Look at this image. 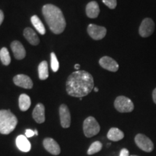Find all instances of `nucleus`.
<instances>
[{
  "label": "nucleus",
  "instance_id": "nucleus-1",
  "mask_svg": "<svg viewBox=\"0 0 156 156\" xmlns=\"http://www.w3.org/2000/svg\"><path fill=\"white\" fill-rule=\"evenodd\" d=\"M94 80L93 76L84 70H78L72 73L66 83L67 92L70 96L83 98L93 90Z\"/></svg>",
  "mask_w": 156,
  "mask_h": 156
},
{
  "label": "nucleus",
  "instance_id": "nucleus-2",
  "mask_svg": "<svg viewBox=\"0 0 156 156\" xmlns=\"http://www.w3.org/2000/svg\"><path fill=\"white\" fill-rule=\"evenodd\" d=\"M42 12L50 30L55 34H60L64 30L66 20L61 9L54 5H44Z\"/></svg>",
  "mask_w": 156,
  "mask_h": 156
},
{
  "label": "nucleus",
  "instance_id": "nucleus-3",
  "mask_svg": "<svg viewBox=\"0 0 156 156\" xmlns=\"http://www.w3.org/2000/svg\"><path fill=\"white\" fill-rule=\"evenodd\" d=\"M17 124V117L10 110H0V133L9 134L15 129Z\"/></svg>",
  "mask_w": 156,
  "mask_h": 156
},
{
  "label": "nucleus",
  "instance_id": "nucleus-4",
  "mask_svg": "<svg viewBox=\"0 0 156 156\" xmlns=\"http://www.w3.org/2000/svg\"><path fill=\"white\" fill-rule=\"evenodd\" d=\"M101 127L96 119L93 116L85 119L83 122V132L87 137H92L100 132Z\"/></svg>",
  "mask_w": 156,
  "mask_h": 156
},
{
  "label": "nucleus",
  "instance_id": "nucleus-5",
  "mask_svg": "<svg viewBox=\"0 0 156 156\" xmlns=\"http://www.w3.org/2000/svg\"><path fill=\"white\" fill-rule=\"evenodd\" d=\"M114 107L120 113H130L134 108V103L131 99L124 95L116 98L114 101Z\"/></svg>",
  "mask_w": 156,
  "mask_h": 156
},
{
  "label": "nucleus",
  "instance_id": "nucleus-6",
  "mask_svg": "<svg viewBox=\"0 0 156 156\" xmlns=\"http://www.w3.org/2000/svg\"><path fill=\"white\" fill-rule=\"evenodd\" d=\"M155 25L153 20L151 17L143 19L139 27V34L142 38H148L153 35L155 31Z\"/></svg>",
  "mask_w": 156,
  "mask_h": 156
},
{
  "label": "nucleus",
  "instance_id": "nucleus-7",
  "mask_svg": "<svg viewBox=\"0 0 156 156\" xmlns=\"http://www.w3.org/2000/svg\"><path fill=\"white\" fill-rule=\"evenodd\" d=\"M134 142H135L136 146L141 149L142 151L151 153L153 151L154 145L152 140L147 137V136L143 134H137L134 137Z\"/></svg>",
  "mask_w": 156,
  "mask_h": 156
},
{
  "label": "nucleus",
  "instance_id": "nucleus-8",
  "mask_svg": "<svg viewBox=\"0 0 156 156\" xmlns=\"http://www.w3.org/2000/svg\"><path fill=\"white\" fill-rule=\"evenodd\" d=\"M87 33L93 39L99 41L106 36L107 30L103 26H99V25L95 24H90L87 27Z\"/></svg>",
  "mask_w": 156,
  "mask_h": 156
},
{
  "label": "nucleus",
  "instance_id": "nucleus-9",
  "mask_svg": "<svg viewBox=\"0 0 156 156\" xmlns=\"http://www.w3.org/2000/svg\"><path fill=\"white\" fill-rule=\"evenodd\" d=\"M99 64L103 69L108 70V71L115 73L118 71L119 66V64L115 61L114 58L110 57V56H103L99 60Z\"/></svg>",
  "mask_w": 156,
  "mask_h": 156
},
{
  "label": "nucleus",
  "instance_id": "nucleus-10",
  "mask_svg": "<svg viewBox=\"0 0 156 156\" xmlns=\"http://www.w3.org/2000/svg\"><path fill=\"white\" fill-rule=\"evenodd\" d=\"M59 117L62 127L69 128L71 124V115L69 108L65 104H62L59 107Z\"/></svg>",
  "mask_w": 156,
  "mask_h": 156
},
{
  "label": "nucleus",
  "instance_id": "nucleus-11",
  "mask_svg": "<svg viewBox=\"0 0 156 156\" xmlns=\"http://www.w3.org/2000/svg\"><path fill=\"white\" fill-rule=\"evenodd\" d=\"M13 82L17 86L25 89H31L34 86L33 81L31 80L30 77L23 74L15 76L13 78Z\"/></svg>",
  "mask_w": 156,
  "mask_h": 156
},
{
  "label": "nucleus",
  "instance_id": "nucleus-12",
  "mask_svg": "<svg viewBox=\"0 0 156 156\" xmlns=\"http://www.w3.org/2000/svg\"><path fill=\"white\" fill-rule=\"evenodd\" d=\"M43 145L45 149L47 151L48 153L54 155H58L61 152L59 145L55 140L52 138H46L43 142Z\"/></svg>",
  "mask_w": 156,
  "mask_h": 156
},
{
  "label": "nucleus",
  "instance_id": "nucleus-13",
  "mask_svg": "<svg viewBox=\"0 0 156 156\" xmlns=\"http://www.w3.org/2000/svg\"><path fill=\"white\" fill-rule=\"evenodd\" d=\"M11 48L15 58L20 60L25 58V55H26V51H25L23 44L18 41H15L12 42Z\"/></svg>",
  "mask_w": 156,
  "mask_h": 156
},
{
  "label": "nucleus",
  "instance_id": "nucleus-14",
  "mask_svg": "<svg viewBox=\"0 0 156 156\" xmlns=\"http://www.w3.org/2000/svg\"><path fill=\"white\" fill-rule=\"evenodd\" d=\"M33 117L38 124L45 122V107L42 103H38L33 112Z\"/></svg>",
  "mask_w": 156,
  "mask_h": 156
},
{
  "label": "nucleus",
  "instance_id": "nucleus-15",
  "mask_svg": "<svg viewBox=\"0 0 156 156\" xmlns=\"http://www.w3.org/2000/svg\"><path fill=\"white\" fill-rule=\"evenodd\" d=\"M16 145L20 151L22 152H29L30 151L31 145L28 138L24 135H19L16 138Z\"/></svg>",
  "mask_w": 156,
  "mask_h": 156
},
{
  "label": "nucleus",
  "instance_id": "nucleus-16",
  "mask_svg": "<svg viewBox=\"0 0 156 156\" xmlns=\"http://www.w3.org/2000/svg\"><path fill=\"white\" fill-rule=\"evenodd\" d=\"M86 15L90 18H96L100 13V8L98 4L95 1L90 2L86 6Z\"/></svg>",
  "mask_w": 156,
  "mask_h": 156
},
{
  "label": "nucleus",
  "instance_id": "nucleus-17",
  "mask_svg": "<svg viewBox=\"0 0 156 156\" xmlns=\"http://www.w3.org/2000/svg\"><path fill=\"white\" fill-rule=\"evenodd\" d=\"M23 35H24L25 38L26 40L30 43V44L34 45V46H36L39 44L40 40H39L38 36H37L36 33L30 28H26L24 30L23 32Z\"/></svg>",
  "mask_w": 156,
  "mask_h": 156
},
{
  "label": "nucleus",
  "instance_id": "nucleus-18",
  "mask_svg": "<svg viewBox=\"0 0 156 156\" xmlns=\"http://www.w3.org/2000/svg\"><path fill=\"white\" fill-rule=\"evenodd\" d=\"M107 137L112 141L117 142L122 140L124 137V134L119 129L112 127L109 129L108 134H107Z\"/></svg>",
  "mask_w": 156,
  "mask_h": 156
},
{
  "label": "nucleus",
  "instance_id": "nucleus-19",
  "mask_svg": "<svg viewBox=\"0 0 156 156\" xmlns=\"http://www.w3.org/2000/svg\"><path fill=\"white\" fill-rule=\"evenodd\" d=\"M31 105L30 97L26 94H21L19 97V107L22 112L28 110Z\"/></svg>",
  "mask_w": 156,
  "mask_h": 156
},
{
  "label": "nucleus",
  "instance_id": "nucleus-20",
  "mask_svg": "<svg viewBox=\"0 0 156 156\" xmlns=\"http://www.w3.org/2000/svg\"><path fill=\"white\" fill-rule=\"evenodd\" d=\"M30 20L35 28L36 29V30L38 31L39 34L41 35H44L46 34V29H45L44 25L37 15H34L33 17H31Z\"/></svg>",
  "mask_w": 156,
  "mask_h": 156
},
{
  "label": "nucleus",
  "instance_id": "nucleus-21",
  "mask_svg": "<svg viewBox=\"0 0 156 156\" xmlns=\"http://www.w3.org/2000/svg\"><path fill=\"white\" fill-rule=\"evenodd\" d=\"M38 76L41 80H45L48 78V69L47 62L43 61L38 65Z\"/></svg>",
  "mask_w": 156,
  "mask_h": 156
},
{
  "label": "nucleus",
  "instance_id": "nucleus-22",
  "mask_svg": "<svg viewBox=\"0 0 156 156\" xmlns=\"http://www.w3.org/2000/svg\"><path fill=\"white\" fill-rule=\"evenodd\" d=\"M0 59H1V62H2L4 65L7 66L10 64V55H9V53L7 48L3 47L0 50Z\"/></svg>",
  "mask_w": 156,
  "mask_h": 156
},
{
  "label": "nucleus",
  "instance_id": "nucleus-23",
  "mask_svg": "<svg viewBox=\"0 0 156 156\" xmlns=\"http://www.w3.org/2000/svg\"><path fill=\"white\" fill-rule=\"evenodd\" d=\"M102 147H103V145L101 142L95 141L94 142H93V143L91 144V145L90 146L89 149L87 150V155H91L95 153H98L99 151H101Z\"/></svg>",
  "mask_w": 156,
  "mask_h": 156
},
{
  "label": "nucleus",
  "instance_id": "nucleus-24",
  "mask_svg": "<svg viewBox=\"0 0 156 156\" xmlns=\"http://www.w3.org/2000/svg\"><path fill=\"white\" fill-rule=\"evenodd\" d=\"M51 67L52 71L56 73L58 71V67H59V64H58L57 57H56V54L52 52L51 54Z\"/></svg>",
  "mask_w": 156,
  "mask_h": 156
},
{
  "label": "nucleus",
  "instance_id": "nucleus-25",
  "mask_svg": "<svg viewBox=\"0 0 156 156\" xmlns=\"http://www.w3.org/2000/svg\"><path fill=\"white\" fill-rule=\"evenodd\" d=\"M102 2L108 7L109 9H114L116 7V5H117L116 0H102Z\"/></svg>",
  "mask_w": 156,
  "mask_h": 156
},
{
  "label": "nucleus",
  "instance_id": "nucleus-26",
  "mask_svg": "<svg viewBox=\"0 0 156 156\" xmlns=\"http://www.w3.org/2000/svg\"><path fill=\"white\" fill-rule=\"evenodd\" d=\"M119 156H129V153L128 150L126 148H123L120 152Z\"/></svg>",
  "mask_w": 156,
  "mask_h": 156
},
{
  "label": "nucleus",
  "instance_id": "nucleus-27",
  "mask_svg": "<svg viewBox=\"0 0 156 156\" xmlns=\"http://www.w3.org/2000/svg\"><path fill=\"white\" fill-rule=\"evenodd\" d=\"M34 131H33V130L31 129H27L26 132H25V136H26V137H31V136H34Z\"/></svg>",
  "mask_w": 156,
  "mask_h": 156
},
{
  "label": "nucleus",
  "instance_id": "nucleus-28",
  "mask_svg": "<svg viewBox=\"0 0 156 156\" xmlns=\"http://www.w3.org/2000/svg\"><path fill=\"white\" fill-rule=\"evenodd\" d=\"M152 97H153V102L156 104V87L153 90V93H152Z\"/></svg>",
  "mask_w": 156,
  "mask_h": 156
},
{
  "label": "nucleus",
  "instance_id": "nucleus-29",
  "mask_svg": "<svg viewBox=\"0 0 156 156\" xmlns=\"http://www.w3.org/2000/svg\"><path fill=\"white\" fill-rule=\"evenodd\" d=\"M4 18H5V15H4L3 12L0 9V25H1L2 23Z\"/></svg>",
  "mask_w": 156,
  "mask_h": 156
},
{
  "label": "nucleus",
  "instance_id": "nucleus-30",
  "mask_svg": "<svg viewBox=\"0 0 156 156\" xmlns=\"http://www.w3.org/2000/svg\"><path fill=\"white\" fill-rule=\"evenodd\" d=\"M80 65L79 64H75V69H77V71H78V70L80 69Z\"/></svg>",
  "mask_w": 156,
  "mask_h": 156
},
{
  "label": "nucleus",
  "instance_id": "nucleus-31",
  "mask_svg": "<svg viewBox=\"0 0 156 156\" xmlns=\"http://www.w3.org/2000/svg\"><path fill=\"white\" fill-rule=\"evenodd\" d=\"M94 91L95 92H98V87H94Z\"/></svg>",
  "mask_w": 156,
  "mask_h": 156
},
{
  "label": "nucleus",
  "instance_id": "nucleus-32",
  "mask_svg": "<svg viewBox=\"0 0 156 156\" xmlns=\"http://www.w3.org/2000/svg\"><path fill=\"white\" fill-rule=\"evenodd\" d=\"M34 132H35V135H38V131H37L36 129L34 130Z\"/></svg>",
  "mask_w": 156,
  "mask_h": 156
},
{
  "label": "nucleus",
  "instance_id": "nucleus-33",
  "mask_svg": "<svg viewBox=\"0 0 156 156\" xmlns=\"http://www.w3.org/2000/svg\"><path fill=\"white\" fill-rule=\"evenodd\" d=\"M129 156H138V155H129Z\"/></svg>",
  "mask_w": 156,
  "mask_h": 156
}]
</instances>
